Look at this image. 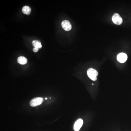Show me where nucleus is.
Returning <instances> with one entry per match:
<instances>
[{
  "label": "nucleus",
  "instance_id": "11",
  "mask_svg": "<svg viewBox=\"0 0 131 131\" xmlns=\"http://www.w3.org/2000/svg\"><path fill=\"white\" fill-rule=\"evenodd\" d=\"M45 100H47V98H45Z\"/></svg>",
  "mask_w": 131,
  "mask_h": 131
},
{
  "label": "nucleus",
  "instance_id": "6",
  "mask_svg": "<svg viewBox=\"0 0 131 131\" xmlns=\"http://www.w3.org/2000/svg\"><path fill=\"white\" fill-rule=\"evenodd\" d=\"M62 26L65 31H69L72 29L71 24L70 22L67 20L63 21L62 23Z\"/></svg>",
  "mask_w": 131,
  "mask_h": 131
},
{
  "label": "nucleus",
  "instance_id": "4",
  "mask_svg": "<svg viewBox=\"0 0 131 131\" xmlns=\"http://www.w3.org/2000/svg\"><path fill=\"white\" fill-rule=\"evenodd\" d=\"M84 121L82 119H77L74 125L73 129L75 131H79L83 125Z\"/></svg>",
  "mask_w": 131,
  "mask_h": 131
},
{
  "label": "nucleus",
  "instance_id": "3",
  "mask_svg": "<svg viewBox=\"0 0 131 131\" xmlns=\"http://www.w3.org/2000/svg\"><path fill=\"white\" fill-rule=\"evenodd\" d=\"M112 21L115 24L120 25L123 22V19L118 13H115L112 16Z\"/></svg>",
  "mask_w": 131,
  "mask_h": 131
},
{
  "label": "nucleus",
  "instance_id": "5",
  "mask_svg": "<svg viewBox=\"0 0 131 131\" xmlns=\"http://www.w3.org/2000/svg\"><path fill=\"white\" fill-rule=\"evenodd\" d=\"M127 55L124 53H120L117 55V60L120 63H124L127 61Z\"/></svg>",
  "mask_w": 131,
  "mask_h": 131
},
{
  "label": "nucleus",
  "instance_id": "2",
  "mask_svg": "<svg viewBox=\"0 0 131 131\" xmlns=\"http://www.w3.org/2000/svg\"><path fill=\"white\" fill-rule=\"evenodd\" d=\"M43 101V98L41 97H37L32 99L30 102V105L32 107H35L41 105Z\"/></svg>",
  "mask_w": 131,
  "mask_h": 131
},
{
  "label": "nucleus",
  "instance_id": "10",
  "mask_svg": "<svg viewBox=\"0 0 131 131\" xmlns=\"http://www.w3.org/2000/svg\"><path fill=\"white\" fill-rule=\"evenodd\" d=\"M38 50H39V48H37L34 47L33 49V51L34 52H38Z\"/></svg>",
  "mask_w": 131,
  "mask_h": 131
},
{
  "label": "nucleus",
  "instance_id": "1",
  "mask_svg": "<svg viewBox=\"0 0 131 131\" xmlns=\"http://www.w3.org/2000/svg\"><path fill=\"white\" fill-rule=\"evenodd\" d=\"M87 74L90 78L92 80L96 81L98 73V71L95 69L90 68L87 70Z\"/></svg>",
  "mask_w": 131,
  "mask_h": 131
},
{
  "label": "nucleus",
  "instance_id": "9",
  "mask_svg": "<svg viewBox=\"0 0 131 131\" xmlns=\"http://www.w3.org/2000/svg\"><path fill=\"white\" fill-rule=\"evenodd\" d=\"M23 13L26 15H29L31 12V9L30 7L28 6H24L22 8Z\"/></svg>",
  "mask_w": 131,
  "mask_h": 131
},
{
  "label": "nucleus",
  "instance_id": "8",
  "mask_svg": "<svg viewBox=\"0 0 131 131\" xmlns=\"http://www.w3.org/2000/svg\"><path fill=\"white\" fill-rule=\"evenodd\" d=\"M32 44L34 47L40 48L42 47V44L40 41L38 40H34L32 41Z\"/></svg>",
  "mask_w": 131,
  "mask_h": 131
},
{
  "label": "nucleus",
  "instance_id": "7",
  "mask_svg": "<svg viewBox=\"0 0 131 131\" xmlns=\"http://www.w3.org/2000/svg\"><path fill=\"white\" fill-rule=\"evenodd\" d=\"M17 61L19 63L22 65L26 64L27 62V59L24 56H21L18 58Z\"/></svg>",
  "mask_w": 131,
  "mask_h": 131
}]
</instances>
